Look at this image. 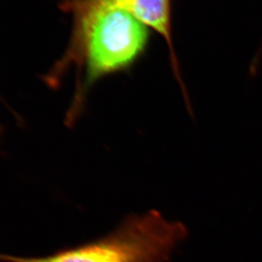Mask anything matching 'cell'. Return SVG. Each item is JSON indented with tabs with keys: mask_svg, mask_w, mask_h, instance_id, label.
<instances>
[{
	"mask_svg": "<svg viewBox=\"0 0 262 262\" xmlns=\"http://www.w3.org/2000/svg\"><path fill=\"white\" fill-rule=\"evenodd\" d=\"M187 236L182 222L156 210L125 220L106 237L42 257L17 262H166Z\"/></svg>",
	"mask_w": 262,
	"mask_h": 262,
	"instance_id": "7a4b0ae2",
	"label": "cell"
},
{
	"mask_svg": "<svg viewBox=\"0 0 262 262\" xmlns=\"http://www.w3.org/2000/svg\"><path fill=\"white\" fill-rule=\"evenodd\" d=\"M73 51L89 87L106 76L129 70L143 56L150 31L113 0H73Z\"/></svg>",
	"mask_w": 262,
	"mask_h": 262,
	"instance_id": "6da1fadb",
	"label": "cell"
},
{
	"mask_svg": "<svg viewBox=\"0 0 262 262\" xmlns=\"http://www.w3.org/2000/svg\"><path fill=\"white\" fill-rule=\"evenodd\" d=\"M119 7L130 13L149 30L164 38L169 48L174 73L180 82L179 64L172 37V0H113Z\"/></svg>",
	"mask_w": 262,
	"mask_h": 262,
	"instance_id": "3957f363",
	"label": "cell"
}]
</instances>
